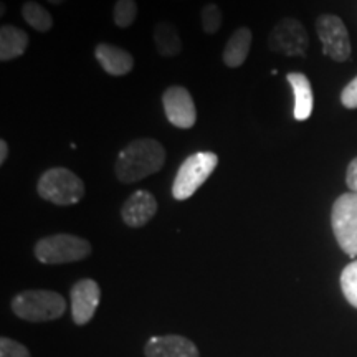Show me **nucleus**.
Masks as SVG:
<instances>
[{"mask_svg": "<svg viewBox=\"0 0 357 357\" xmlns=\"http://www.w3.org/2000/svg\"><path fill=\"white\" fill-rule=\"evenodd\" d=\"M346 184L351 192H357V158L351 160L346 172Z\"/></svg>", "mask_w": 357, "mask_h": 357, "instance_id": "b1692460", "label": "nucleus"}, {"mask_svg": "<svg viewBox=\"0 0 357 357\" xmlns=\"http://www.w3.org/2000/svg\"><path fill=\"white\" fill-rule=\"evenodd\" d=\"M287 79L294 95V119L296 121H306L312 113V106H314V96H312L310 79H307L305 73H300V71L288 73Z\"/></svg>", "mask_w": 357, "mask_h": 357, "instance_id": "4468645a", "label": "nucleus"}, {"mask_svg": "<svg viewBox=\"0 0 357 357\" xmlns=\"http://www.w3.org/2000/svg\"><path fill=\"white\" fill-rule=\"evenodd\" d=\"M91 255V243L82 236L56 234L45 236L35 245V257L43 265H63Z\"/></svg>", "mask_w": 357, "mask_h": 357, "instance_id": "39448f33", "label": "nucleus"}, {"mask_svg": "<svg viewBox=\"0 0 357 357\" xmlns=\"http://www.w3.org/2000/svg\"><path fill=\"white\" fill-rule=\"evenodd\" d=\"M316 32H318V37L323 43L324 55L333 58L334 61H339V63L346 61L351 56L352 48L349 33H347L344 22L339 17L329 15V13L318 17Z\"/></svg>", "mask_w": 357, "mask_h": 357, "instance_id": "6e6552de", "label": "nucleus"}, {"mask_svg": "<svg viewBox=\"0 0 357 357\" xmlns=\"http://www.w3.org/2000/svg\"><path fill=\"white\" fill-rule=\"evenodd\" d=\"M162 106L169 123L178 129H190L197 121L194 98L184 86H171L164 91Z\"/></svg>", "mask_w": 357, "mask_h": 357, "instance_id": "1a4fd4ad", "label": "nucleus"}, {"mask_svg": "<svg viewBox=\"0 0 357 357\" xmlns=\"http://www.w3.org/2000/svg\"><path fill=\"white\" fill-rule=\"evenodd\" d=\"M8 158V144L6 139L0 141V164H6V160Z\"/></svg>", "mask_w": 357, "mask_h": 357, "instance_id": "393cba45", "label": "nucleus"}, {"mask_svg": "<svg viewBox=\"0 0 357 357\" xmlns=\"http://www.w3.org/2000/svg\"><path fill=\"white\" fill-rule=\"evenodd\" d=\"M0 357H32L29 349L10 337L0 339Z\"/></svg>", "mask_w": 357, "mask_h": 357, "instance_id": "4be33fe9", "label": "nucleus"}, {"mask_svg": "<svg viewBox=\"0 0 357 357\" xmlns=\"http://www.w3.org/2000/svg\"><path fill=\"white\" fill-rule=\"evenodd\" d=\"M29 47V33L13 25H2L0 29V60L10 61L25 53Z\"/></svg>", "mask_w": 357, "mask_h": 357, "instance_id": "dca6fc26", "label": "nucleus"}, {"mask_svg": "<svg viewBox=\"0 0 357 357\" xmlns=\"http://www.w3.org/2000/svg\"><path fill=\"white\" fill-rule=\"evenodd\" d=\"M253 33L248 26H240L236 29L231 37L227 40L225 48H223L222 60L229 68H238L245 63L248 58L250 47H252Z\"/></svg>", "mask_w": 357, "mask_h": 357, "instance_id": "2eb2a0df", "label": "nucleus"}, {"mask_svg": "<svg viewBox=\"0 0 357 357\" xmlns=\"http://www.w3.org/2000/svg\"><path fill=\"white\" fill-rule=\"evenodd\" d=\"M101 289L95 280H79L71 288V316L75 324L89 323L100 306Z\"/></svg>", "mask_w": 357, "mask_h": 357, "instance_id": "9d476101", "label": "nucleus"}, {"mask_svg": "<svg viewBox=\"0 0 357 357\" xmlns=\"http://www.w3.org/2000/svg\"><path fill=\"white\" fill-rule=\"evenodd\" d=\"M166 162V149L155 139L142 137L123 147L114 164V176L123 184H134L159 172Z\"/></svg>", "mask_w": 357, "mask_h": 357, "instance_id": "f257e3e1", "label": "nucleus"}, {"mask_svg": "<svg viewBox=\"0 0 357 357\" xmlns=\"http://www.w3.org/2000/svg\"><path fill=\"white\" fill-rule=\"evenodd\" d=\"M331 225L339 247L347 257H357V192L339 195L333 205Z\"/></svg>", "mask_w": 357, "mask_h": 357, "instance_id": "423d86ee", "label": "nucleus"}, {"mask_svg": "<svg viewBox=\"0 0 357 357\" xmlns=\"http://www.w3.org/2000/svg\"><path fill=\"white\" fill-rule=\"evenodd\" d=\"M218 166V155L211 151H200L181 164L172 184V195L177 200L192 197L205 184Z\"/></svg>", "mask_w": 357, "mask_h": 357, "instance_id": "20e7f679", "label": "nucleus"}, {"mask_svg": "<svg viewBox=\"0 0 357 357\" xmlns=\"http://www.w3.org/2000/svg\"><path fill=\"white\" fill-rule=\"evenodd\" d=\"M12 311L20 319L43 323V321L61 318L66 311V301L60 293L50 289H29L13 298Z\"/></svg>", "mask_w": 357, "mask_h": 357, "instance_id": "f03ea898", "label": "nucleus"}, {"mask_svg": "<svg viewBox=\"0 0 357 357\" xmlns=\"http://www.w3.org/2000/svg\"><path fill=\"white\" fill-rule=\"evenodd\" d=\"M47 2H50V3H53V6H60V3H63L65 0H47Z\"/></svg>", "mask_w": 357, "mask_h": 357, "instance_id": "a878e982", "label": "nucleus"}, {"mask_svg": "<svg viewBox=\"0 0 357 357\" xmlns=\"http://www.w3.org/2000/svg\"><path fill=\"white\" fill-rule=\"evenodd\" d=\"M200 20H202V29L207 35H213L217 33L218 30L222 29V22H223V15H222V8L217 6V3H205L200 10Z\"/></svg>", "mask_w": 357, "mask_h": 357, "instance_id": "aec40b11", "label": "nucleus"}, {"mask_svg": "<svg viewBox=\"0 0 357 357\" xmlns=\"http://www.w3.org/2000/svg\"><path fill=\"white\" fill-rule=\"evenodd\" d=\"M37 192L47 202L66 207L84 197V182L70 169L52 167L38 178Z\"/></svg>", "mask_w": 357, "mask_h": 357, "instance_id": "7ed1b4c3", "label": "nucleus"}, {"mask_svg": "<svg viewBox=\"0 0 357 357\" xmlns=\"http://www.w3.org/2000/svg\"><path fill=\"white\" fill-rule=\"evenodd\" d=\"M153 37L159 55L177 56L182 52L181 35H178L176 25L171 24V22H159L154 26Z\"/></svg>", "mask_w": 357, "mask_h": 357, "instance_id": "f3484780", "label": "nucleus"}, {"mask_svg": "<svg viewBox=\"0 0 357 357\" xmlns=\"http://www.w3.org/2000/svg\"><path fill=\"white\" fill-rule=\"evenodd\" d=\"M22 15H24L26 24L33 26L37 32L45 33L53 26L52 13L40 6V3L33 2V0H29V2H25L22 6Z\"/></svg>", "mask_w": 357, "mask_h": 357, "instance_id": "a211bd4d", "label": "nucleus"}, {"mask_svg": "<svg viewBox=\"0 0 357 357\" xmlns=\"http://www.w3.org/2000/svg\"><path fill=\"white\" fill-rule=\"evenodd\" d=\"M158 213V200L151 192L147 190H136L124 202L121 208V217L126 225L132 229L144 227L153 217Z\"/></svg>", "mask_w": 357, "mask_h": 357, "instance_id": "9b49d317", "label": "nucleus"}, {"mask_svg": "<svg viewBox=\"0 0 357 357\" xmlns=\"http://www.w3.org/2000/svg\"><path fill=\"white\" fill-rule=\"evenodd\" d=\"M341 102L349 109L357 108V77L351 83H347L346 88L342 89Z\"/></svg>", "mask_w": 357, "mask_h": 357, "instance_id": "5701e85b", "label": "nucleus"}, {"mask_svg": "<svg viewBox=\"0 0 357 357\" xmlns=\"http://www.w3.org/2000/svg\"><path fill=\"white\" fill-rule=\"evenodd\" d=\"M95 56L102 70L111 77H124L134 68V58L124 48L111 43H100L95 48Z\"/></svg>", "mask_w": 357, "mask_h": 357, "instance_id": "ddd939ff", "label": "nucleus"}, {"mask_svg": "<svg viewBox=\"0 0 357 357\" xmlns=\"http://www.w3.org/2000/svg\"><path fill=\"white\" fill-rule=\"evenodd\" d=\"M310 37L300 20L281 19L268 35V48L284 56H305Z\"/></svg>", "mask_w": 357, "mask_h": 357, "instance_id": "0eeeda50", "label": "nucleus"}, {"mask_svg": "<svg viewBox=\"0 0 357 357\" xmlns=\"http://www.w3.org/2000/svg\"><path fill=\"white\" fill-rule=\"evenodd\" d=\"M341 288L347 303L357 307V260L347 265L341 273Z\"/></svg>", "mask_w": 357, "mask_h": 357, "instance_id": "412c9836", "label": "nucleus"}, {"mask_svg": "<svg viewBox=\"0 0 357 357\" xmlns=\"http://www.w3.org/2000/svg\"><path fill=\"white\" fill-rule=\"evenodd\" d=\"M144 354L146 357H200L197 346L190 339L177 334L151 337L144 347Z\"/></svg>", "mask_w": 357, "mask_h": 357, "instance_id": "f8f14e48", "label": "nucleus"}, {"mask_svg": "<svg viewBox=\"0 0 357 357\" xmlns=\"http://www.w3.org/2000/svg\"><path fill=\"white\" fill-rule=\"evenodd\" d=\"M137 12H139V8H137L136 0H118L113 8L114 24L119 29H128L136 22Z\"/></svg>", "mask_w": 357, "mask_h": 357, "instance_id": "6ab92c4d", "label": "nucleus"}]
</instances>
